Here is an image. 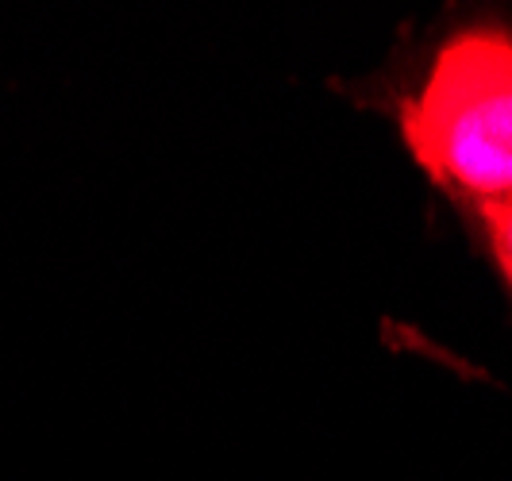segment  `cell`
Segmentation results:
<instances>
[{"label":"cell","instance_id":"1","mask_svg":"<svg viewBox=\"0 0 512 481\" xmlns=\"http://www.w3.org/2000/svg\"><path fill=\"white\" fill-rule=\"evenodd\" d=\"M401 135L451 197L486 204L512 193V31H455L401 104Z\"/></svg>","mask_w":512,"mask_h":481},{"label":"cell","instance_id":"2","mask_svg":"<svg viewBox=\"0 0 512 481\" xmlns=\"http://www.w3.org/2000/svg\"><path fill=\"white\" fill-rule=\"evenodd\" d=\"M478 208V220L486 231V247L493 254V266L501 270V278L512 293V193L509 197H497V201L474 204Z\"/></svg>","mask_w":512,"mask_h":481}]
</instances>
